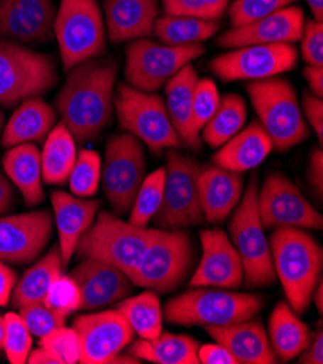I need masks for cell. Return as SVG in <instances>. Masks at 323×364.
<instances>
[{
  "instance_id": "1",
  "label": "cell",
  "mask_w": 323,
  "mask_h": 364,
  "mask_svg": "<svg viewBox=\"0 0 323 364\" xmlns=\"http://www.w3.org/2000/svg\"><path fill=\"white\" fill-rule=\"evenodd\" d=\"M118 73L119 61L114 57L92 58L67 73L55 106L76 144L97 139L111 125Z\"/></svg>"
},
{
  "instance_id": "2",
  "label": "cell",
  "mask_w": 323,
  "mask_h": 364,
  "mask_svg": "<svg viewBox=\"0 0 323 364\" xmlns=\"http://www.w3.org/2000/svg\"><path fill=\"white\" fill-rule=\"evenodd\" d=\"M273 266L290 308L302 315L322 280L323 251L320 244L302 228H275L270 242Z\"/></svg>"
},
{
  "instance_id": "3",
  "label": "cell",
  "mask_w": 323,
  "mask_h": 364,
  "mask_svg": "<svg viewBox=\"0 0 323 364\" xmlns=\"http://www.w3.org/2000/svg\"><path fill=\"white\" fill-rule=\"evenodd\" d=\"M264 305L265 299L261 295L195 287L170 299L164 308V316L171 323L185 326H228L254 318Z\"/></svg>"
},
{
  "instance_id": "4",
  "label": "cell",
  "mask_w": 323,
  "mask_h": 364,
  "mask_svg": "<svg viewBox=\"0 0 323 364\" xmlns=\"http://www.w3.org/2000/svg\"><path fill=\"white\" fill-rule=\"evenodd\" d=\"M157 232L158 230L135 227L102 210L79 240L76 252L82 259H97L112 264L131 279Z\"/></svg>"
},
{
  "instance_id": "5",
  "label": "cell",
  "mask_w": 323,
  "mask_h": 364,
  "mask_svg": "<svg viewBox=\"0 0 323 364\" xmlns=\"http://www.w3.org/2000/svg\"><path fill=\"white\" fill-rule=\"evenodd\" d=\"M246 92L260 124L273 142V150L284 153L310 135L296 90L289 80L277 76L254 80L246 85Z\"/></svg>"
},
{
  "instance_id": "6",
  "label": "cell",
  "mask_w": 323,
  "mask_h": 364,
  "mask_svg": "<svg viewBox=\"0 0 323 364\" xmlns=\"http://www.w3.org/2000/svg\"><path fill=\"white\" fill-rule=\"evenodd\" d=\"M229 234L242 262L245 284L251 289L273 284L277 276L273 266L271 250L258 215L257 173L251 177L241 203L231 218Z\"/></svg>"
},
{
  "instance_id": "7",
  "label": "cell",
  "mask_w": 323,
  "mask_h": 364,
  "mask_svg": "<svg viewBox=\"0 0 323 364\" xmlns=\"http://www.w3.org/2000/svg\"><path fill=\"white\" fill-rule=\"evenodd\" d=\"M62 70L71 68L106 51V28L97 0H61L54 19Z\"/></svg>"
},
{
  "instance_id": "8",
  "label": "cell",
  "mask_w": 323,
  "mask_h": 364,
  "mask_svg": "<svg viewBox=\"0 0 323 364\" xmlns=\"http://www.w3.org/2000/svg\"><path fill=\"white\" fill-rule=\"evenodd\" d=\"M57 82V64L51 55L0 40V106L11 107L25 99L40 97Z\"/></svg>"
},
{
  "instance_id": "9",
  "label": "cell",
  "mask_w": 323,
  "mask_h": 364,
  "mask_svg": "<svg viewBox=\"0 0 323 364\" xmlns=\"http://www.w3.org/2000/svg\"><path fill=\"white\" fill-rule=\"evenodd\" d=\"M114 106L121 127L146 144L153 154L158 156L163 150L183 147L160 95L121 83L114 96Z\"/></svg>"
},
{
  "instance_id": "10",
  "label": "cell",
  "mask_w": 323,
  "mask_h": 364,
  "mask_svg": "<svg viewBox=\"0 0 323 364\" xmlns=\"http://www.w3.org/2000/svg\"><path fill=\"white\" fill-rule=\"evenodd\" d=\"M193 267V242L185 230H158L131 276L133 286L155 294H171L180 287Z\"/></svg>"
},
{
  "instance_id": "11",
  "label": "cell",
  "mask_w": 323,
  "mask_h": 364,
  "mask_svg": "<svg viewBox=\"0 0 323 364\" xmlns=\"http://www.w3.org/2000/svg\"><path fill=\"white\" fill-rule=\"evenodd\" d=\"M160 209L154 215L158 230H185L204 223L200 206L199 174L202 166L193 157L168 151Z\"/></svg>"
},
{
  "instance_id": "12",
  "label": "cell",
  "mask_w": 323,
  "mask_h": 364,
  "mask_svg": "<svg viewBox=\"0 0 323 364\" xmlns=\"http://www.w3.org/2000/svg\"><path fill=\"white\" fill-rule=\"evenodd\" d=\"M147 173L143 142L132 134H118L107 139L102 164L103 193L119 215H126Z\"/></svg>"
},
{
  "instance_id": "13",
  "label": "cell",
  "mask_w": 323,
  "mask_h": 364,
  "mask_svg": "<svg viewBox=\"0 0 323 364\" xmlns=\"http://www.w3.org/2000/svg\"><path fill=\"white\" fill-rule=\"evenodd\" d=\"M204 53L203 44L165 46L147 38L133 40L125 50V79L129 86L153 93Z\"/></svg>"
},
{
  "instance_id": "14",
  "label": "cell",
  "mask_w": 323,
  "mask_h": 364,
  "mask_svg": "<svg viewBox=\"0 0 323 364\" xmlns=\"http://www.w3.org/2000/svg\"><path fill=\"white\" fill-rule=\"evenodd\" d=\"M297 50L290 43L245 46L214 57L209 68L224 82L263 80L296 68Z\"/></svg>"
},
{
  "instance_id": "15",
  "label": "cell",
  "mask_w": 323,
  "mask_h": 364,
  "mask_svg": "<svg viewBox=\"0 0 323 364\" xmlns=\"http://www.w3.org/2000/svg\"><path fill=\"white\" fill-rule=\"evenodd\" d=\"M258 215L261 224L268 228H302L320 231L322 215L305 199L293 181L281 173L265 177L258 191Z\"/></svg>"
},
{
  "instance_id": "16",
  "label": "cell",
  "mask_w": 323,
  "mask_h": 364,
  "mask_svg": "<svg viewBox=\"0 0 323 364\" xmlns=\"http://www.w3.org/2000/svg\"><path fill=\"white\" fill-rule=\"evenodd\" d=\"M73 330L80 346L79 363L83 364H109L135 336L118 309L80 315L73 322Z\"/></svg>"
},
{
  "instance_id": "17",
  "label": "cell",
  "mask_w": 323,
  "mask_h": 364,
  "mask_svg": "<svg viewBox=\"0 0 323 364\" xmlns=\"http://www.w3.org/2000/svg\"><path fill=\"white\" fill-rule=\"evenodd\" d=\"M54 218L47 210L0 215V260L12 264L33 262L48 245Z\"/></svg>"
},
{
  "instance_id": "18",
  "label": "cell",
  "mask_w": 323,
  "mask_h": 364,
  "mask_svg": "<svg viewBox=\"0 0 323 364\" xmlns=\"http://www.w3.org/2000/svg\"><path fill=\"white\" fill-rule=\"evenodd\" d=\"M202 260L196 269L192 287H222L236 290L243 283V267L238 251L222 230L200 232Z\"/></svg>"
},
{
  "instance_id": "19",
  "label": "cell",
  "mask_w": 323,
  "mask_h": 364,
  "mask_svg": "<svg viewBox=\"0 0 323 364\" xmlns=\"http://www.w3.org/2000/svg\"><path fill=\"white\" fill-rule=\"evenodd\" d=\"M53 0H0V36L19 44H44L54 35Z\"/></svg>"
},
{
  "instance_id": "20",
  "label": "cell",
  "mask_w": 323,
  "mask_h": 364,
  "mask_svg": "<svg viewBox=\"0 0 323 364\" xmlns=\"http://www.w3.org/2000/svg\"><path fill=\"white\" fill-rule=\"evenodd\" d=\"M305 14L297 6H287L261 19L225 31L217 41L224 48L245 46L296 43L302 40Z\"/></svg>"
},
{
  "instance_id": "21",
  "label": "cell",
  "mask_w": 323,
  "mask_h": 364,
  "mask_svg": "<svg viewBox=\"0 0 323 364\" xmlns=\"http://www.w3.org/2000/svg\"><path fill=\"white\" fill-rule=\"evenodd\" d=\"M82 295L80 309L93 311L125 299L133 289L129 276L97 259H83L71 272Z\"/></svg>"
},
{
  "instance_id": "22",
  "label": "cell",
  "mask_w": 323,
  "mask_h": 364,
  "mask_svg": "<svg viewBox=\"0 0 323 364\" xmlns=\"http://www.w3.org/2000/svg\"><path fill=\"white\" fill-rule=\"evenodd\" d=\"M51 202L54 223L58 230V248L65 269L76 252L79 240L92 227L94 216L99 213L100 202L96 199H83L62 191L54 192Z\"/></svg>"
},
{
  "instance_id": "23",
  "label": "cell",
  "mask_w": 323,
  "mask_h": 364,
  "mask_svg": "<svg viewBox=\"0 0 323 364\" xmlns=\"http://www.w3.org/2000/svg\"><path fill=\"white\" fill-rule=\"evenodd\" d=\"M107 38L114 44L147 38L158 19V0H103Z\"/></svg>"
},
{
  "instance_id": "24",
  "label": "cell",
  "mask_w": 323,
  "mask_h": 364,
  "mask_svg": "<svg viewBox=\"0 0 323 364\" xmlns=\"http://www.w3.org/2000/svg\"><path fill=\"white\" fill-rule=\"evenodd\" d=\"M206 333L224 346L242 364H275L278 358L271 348L267 331L253 318L228 326H207Z\"/></svg>"
},
{
  "instance_id": "25",
  "label": "cell",
  "mask_w": 323,
  "mask_h": 364,
  "mask_svg": "<svg viewBox=\"0 0 323 364\" xmlns=\"http://www.w3.org/2000/svg\"><path fill=\"white\" fill-rule=\"evenodd\" d=\"M242 191V173L214 164L202 167L199 174V193L204 221L210 224L225 223L241 200Z\"/></svg>"
},
{
  "instance_id": "26",
  "label": "cell",
  "mask_w": 323,
  "mask_h": 364,
  "mask_svg": "<svg viewBox=\"0 0 323 364\" xmlns=\"http://www.w3.org/2000/svg\"><path fill=\"white\" fill-rule=\"evenodd\" d=\"M197 80L195 67L187 64L165 83V107L170 121L183 144L193 151L202 150V139L193 124V95Z\"/></svg>"
},
{
  "instance_id": "27",
  "label": "cell",
  "mask_w": 323,
  "mask_h": 364,
  "mask_svg": "<svg viewBox=\"0 0 323 364\" xmlns=\"http://www.w3.org/2000/svg\"><path fill=\"white\" fill-rule=\"evenodd\" d=\"M271 151L273 142L268 134L260 121H254L219 147V151L213 154L212 163L226 170L243 173L258 167Z\"/></svg>"
},
{
  "instance_id": "28",
  "label": "cell",
  "mask_w": 323,
  "mask_h": 364,
  "mask_svg": "<svg viewBox=\"0 0 323 364\" xmlns=\"http://www.w3.org/2000/svg\"><path fill=\"white\" fill-rule=\"evenodd\" d=\"M54 107L40 97H29L19 103L2 135V145L12 149L19 144L44 141L55 127Z\"/></svg>"
},
{
  "instance_id": "29",
  "label": "cell",
  "mask_w": 323,
  "mask_h": 364,
  "mask_svg": "<svg viewBox=\"0 0 323 364\" xmlns=\"http://www.w3.org/2000/svg\"><path fill=\"white\" fill-rule=\"evenodd\" d=\"M4 168L28 206H37L44 200L41 151L37 145L19 144L9 149L4 157Z\"/></svg>"
},
{
  "instance_id": "30",
  "label": "cell",
  "mask_w": 323,
  "mask_h": 364,
  "mask_svg": "<svg viewBox=\"0 0 323 364\" xmlns=\"http://www.w3.org/2000/svg\"><path fill=\"white\" fill-rule=\"evenodd\" d=\"M268 340L278 360L290 361L306 348L310 334L307 325L297 318L290 305L280 302L270 316Z\"/></svg>"
},
{
  "instance_id": "31",
  "label": "cell",
  "mask_w": 323,
  "mask_h": 364,
  "mask_svg": "<svg viewBox=\"0 0 323 364\" xmlns=\"http://www.w3.org/2000/svg\"><path fill=\"white\" fill-rule=\"evenodd\" d=\"M64 264L58 245L29 267L16 282L12 292L13 308H22L31 304L44 302L53 283L62 274Z\"/></svg>"
},
{
  "instance_id": "32",
  "label": "cell",
  "mask_w": 323,
  "mask_h": 364,
  "mask_svg": "<svg viewBox=\"0 0 323 364\" xmlns=\"http://www.w3.org/2000/svg\"><path fill=\"white\" fill-rule=\"evenodd\" d=\"M199 344L185 334L163 333L154 340H138L131 347V354L139 360L157 364H199Z\"/></svg>"
},
{
  "instance_id": "33",
  "label": "cell",
  "mask_w": 323,
  "mask_h": 364,
  "mask_svg": "<svg viewBox=\"0 0 323 364\" xmlns=\"http://www.w3.org/2000/svg\"><path fill=\"white\" fill-rule=\"evenodd\" d=\"M77 159L76 141L62 122L57 124L45 138L41 151L43 180L47 185H64Z\"/></svg>"
},
{
  "instance_id": "34",
  "label": "cell",
  "mask_w": 323,
  "mask_h": 364,
  "mask_svg": "<svg viewBox=\"0 0 323 364\" xmlns=\"http://www.w3.org/2000/svg\"><path fill=\"white\" fill-rule=\"evenodd\" d=\"M219 29L218 21L164 15L155 21L154 35L165 46H193L212 38Z\"/></svg>"
},
{
  "instance_id": "35",
  "label": "cell",
  "mask_w": 323,
  "mask_h": 364,
  "mask_svg": "<svg viewBox=\"0 0 323 364\" xmlns=\"http://www.w3.org/2000/svg\"><path fill=\"white\" fill-rule=\"evenodd\" d=\"M248 117L246 105L243 99L236 93L225 95L217 112L202 128L203 139L212 149H219L236 135L245 125Z\"/></svg>"
},
{
  "instance_id": "36",
  "label": "cell",
  "mask_w": 323,
  "mask_h": 364,
  "mask_svg": "<svg viewBox=\"0 0 323 364\" xmlns=\"http://www.w3.org/2000/svg\"><path fill=\"white\" fill-rule=\"evenodd\" d=\"M131 328L143 340H154L163 331V309L160 298L147 290L133 298L122 299L116 308Z\"/></svg>"
},
{
  "instance_id": "37",
  "label": "cell",
  "mask_w": 323,
  "mask_h": 364,
  "mask_svg": "<svg viewBox=\"0 0 323 364\" xmlns=\"http://www.w3.org/2000/svg\"><path fill=\"white\" fill-rule=\"evenodd\" d=\"M165 168L160 167L151 174L146 176L142 185L135 196L133 205L129 213V224L146 228L160 209L163 200Z\"/></svg>"
},
{
  "instance_id": "38",
  "label": "cell",
  "mask_w": 323,
  "mask_h": 364,
  "mask_svg": "<svg viewBox=\"0 0 323 364\" xmlns=\"http://www.w3.org/2000/svg\"><path fill=\"white\" fill-rule=\"evenodd\" d=\"M102 174L100 156L93 150H82L71 168L68 185L71 193L79 198H92L97 193Z\"/></svg>"
},
{
  "instance_id": "39",
  "label": "cell",
  "mask_w": 323,
  "mask_h": 364,
  "mask_svg": "<svg viewBox=\"0 0 323 364\" xmlns=\"http://www.w3.org/2000/svg\"><path fill=\"white\" fill-rule=\"evenodd\" d=\"M32 347V334L26 328L19 314L9 312L5 315V341L4 350L9 363L23 364Z\"/></svg>"
},
{
  "instance_id": "40",
  "label": "cell",
  "mask_w": 323,
  "mask_h": 364,
  "mask_svg": "<svg viewBox=\"0 0 323 364\" xmlns=\"http://www.w3.org/2000/svg\"><path fill=\"white\" fill-rule=\"evenodd\" d=\"M296 0H235L228 8L232 28H238L290 6Z\"/></svg>"
},
{
  "instance_id": "41",
  "label": "cell",
  "mask_w": 323,
  "mask_h": 364,
  "mask_svg": "<svg viewBox=\"0 0 323 364\" xmlns=\"http://www.w3.org/2000/svg\"><path fill=\"white\" fill-rule=\"evenodd\" d=\"M19 316L22 318L26 328L32 337H45L60 326L65 325L67 316L53 311L44 302L31 304L19 308Z\"/></svg>"
},
{
  "instance_id": "42",
  "label": "cell",
  "mask_w": 323,
  "mask_h": 364,
  "mask_svg": "<svg viewBox=\"0 0 323 364\" xmlns=\"http://www.w3.org/2000/svg\"><path fill=\"white\" fill-rule=\"evenodd\" d=\"M40 347L47 350L58 364H76L80 358V346L73 328L60 326L45 337H41Z\"/></svg>"
},
{
  "instance_id": "43",
  "label": "cell",
  "mask_w": 323,
  "mask_h": 364,
  "mask_svg": "<svg viewBox=\"0 0 323 364\" xmlns=\"http://www.w3.org/2000/svg\"><path fill=\"white\" fill-rule=\"evenodd\" d=\"M44 304L64 316L79 311L82 306V295L73 277L61 274L50 287Z\"/></svg>"
},
{
  "instance_id": "44",
  "label": "cell",
  "mask_w": 323,
  "mask_h": 364,
  "mask_svg": "<svg viewBox=\"0 0 323 364\" xmlns=\"http://www.w3.org/2000/svg\"><path fill=\"white\" fill-rule=\"evenodd\" d=\"M219 102L221 96L218 87L212 79L206 77L197 80L193 95V124L199 132L217 112Z\"/></svg>"
},
{
  "instance_id": "45",
  "label": "cell",
  "mask_w": 323,
  "mask_h": 364,
  "mask_svg": "<svg viewBox=\"0 0 323 364\" xmlns=\"http://www.w3.org/2000/svg\"><path fill=\"white\" fill-rule=\"evenodd\" d=\"M302 55L307 65L323 67V23L320 21L310 19L305 23Z\"/></svg>"
},
{
  "instance_id": "46",
  "label": "cell",
  "mask_w": 323,
  "mask_h": 364,
  "mask_svg": "<svg viewBox=\"0 0 323 364\" xmlns=\"http://www.w3.org/2000/svg\"><path fill=\"white\" fill-rule=\"evenodd\" d=\"M164 15L206 19L203 0H163Z\"/></svg>"
},
{
  "instance_id": "47",
  "label": "cell",
  "mask_w": 323,
  "mask_h": 364,
  "mask_svg": "<svg viewBox=\"0 0 323 364\" xmlns=\"http://www.w3.org/2000/svg\"><path fill=\"white\" fill-rule=\"evenodd\" d=\"M303 111L310 124L314 129L319 142L323 141V102L320 97L314 96L312 92H306L303 96Z\"/></svg>"
},
{
  "instance_id": "48",
  "label": "cell",
  "mask_w": 323,
  "mask_h": 364,
  "mask_svg": "<svg viewBox=\"0 0 323 364\" xmlns=\"http://www.w3.org/2000/svg\"><path fill=\"white\" fill-rule=\"evenodd\" d=\"M202 364H238L234 355L221 344H204L197 350Z\"/></svg>"
},
{
  "instance_id": "49",
  "label": "cell",
  "mask_w": 323,
  "mask_h": 364,
  "mask_svg": "<svg viewBox=\"0 0 323 364\" xmlns=\"http://www.w3.org/2000/svg\"><path fill=\"white\" fill-rule=\"evenodd\" d=\"M300 364H322L323 363V328L322 319L317 322V333L310 338L306 348L299 354Z\"/></svg>"
},
{
  "instance_id": "50",
  "label": "cell",
  "mask_w": 323,
  "mask_h": 364,
  "mask_svg": "<svg viewBox=\"0 0 323 364\" xmlns=\"http://www.w3.org/2000/svg\"><path fill=\"white\" fill-rule=\"evenodd\" d=\"M309 183L317 199L323 198V153L320 149L312 151L309 161Z\"/></svg>"
},
{
  "instance_id": "51",
  "label": "cell",
  "mask_w": 323,
  "mask_h": 364,
  "mask_svg": "<svg viewBox=\"0 0 323 364\" xmlns=\"http://www.w3.org/2000/svg\"><path fill=\"white\" fill-rule=\"evenodd\" d=\"M16 282V272L6 266L5 262L0 260V306H6L11 302Z\"/></svg>"
},
{
  "instance_id": "52",
  "label": "cell",
  "mask_w": 323,
  "mask_h": 364,
  "mask_svg": "<svg viewBox=\"0 0 323 364\" xmlns=\"http://www.w3.org/2000/svg\"><path fill=\"white\" fill-rule=\"evenodd\" d=\"M16 203V193L8 177L0 170V215L11 210Z\"/></svg>"
},
{
  "instance_id": "53",
  "label": "cell",
  "mask_w": 323,
  "mask_h": 364,
  "mask_svg": "<svg viewBox=\"0 0 323 364\" xmlns=\"http://www.w3.org/2000/svg\"><path fill=\"white\" fill-rule=\"evenodd\" d=\"M303 75L309 83L310 92L317 96L323 97V67H316V65H307L303 70Z\"/></svg>"
},
{
  "instance_id": "54",
  "label": "cell",
  "mask_w": 323,
  "mask_h": 364,
  "mask_svg": "<svg viewBox=\"0 0 323 364\" xmlns=\"http://www.w3.org/2000/svg\"><path fill=\"white\" fill-rule=\"evenodd\" d=\"M203 5L206 19L218 21L225 15L229 6V0H203Z\"/></svg>"
},
{
  "instance_id": "55",
  "label": "cell",
  "mask_w": 323,
  "mask_h": 364,
  "mask_svg": "<svg viewBox=\"0 0 323 364\" xmlns=\"http://www.w3.org/2000/svg\"><path fill=\"white\" fill-rule=\"evenodd\" d=\"M26 363H29V364H58V361L43 347L29 351Z\"/></svg>"
},
{
  "instance_id": "56",
  "label": "cell",
  "mask_w": 323,
  "mask_h": 364,
  "mask_svg": "<svg viewBox=\"0 0 323 364\" xmlns=\"http://www.w3.org/2000/svg\"><path fill=\"white\" fill-rule=\"evenodd\" d=\"M312 298H313V301H314V305H316L319 314H322V312H323V282H322V280H320V282L317 283V286L314 287L313 294H312Z\"/></svg>"
},
{
  "instance_id": "57",
  "label": "cell",
  "mask_w": 323,
  "mask_h": 364,
  "mask_svg": "<svg viewBox=\"0 0 323 364\" xmlns=\"http://www.w3.org/2000/svg\"><path fill=\"white\" fill-rule=\"evenodd\" d=\"M313 16L316 21H320L323 19V0H306Z\"/></svg>"
},
{
  "instance_id": "58",
  "label": "cell",
  "mask_w": 323,
  "mask_h": 364,
  "mask_svg": "<svg viewBox=\"0 0 323 364\" xmlns=\"http://www.w3.org/2000/svg\"><path fill=\"white\" fill-rule=\"evenodd\" d=\"M109 363H119V364H138V363H141L139 361V358H136L135 355H129V354H125V355H122V354H116Z\"/></svg>"
},
{
  "instance_id": "59",
  "label": "cell",
  "mask_w": 323,
  "mask_h": 364,
  "mask_svg": "<svg viewBox=\"0 0 323 364\" xmlns=\"http://www.w3.org/2000/svg\"><path fill=\"white\" fill-rule=\"evenodd\" d=\"M5 341V316L0 315V350L4 348Z\"/></svg>"
},
{
  "instance_id": "60",
  "label": "cell",
  "mask_w": 323,
  "mask_h": 364,
  "mask_svg": "<svg viewBox=\"0 0 323 364\" xmlns=\"http://www.w3.org/2000/svg\"><path fill=\"white\" fill-rule=\"evenodd\" d=\"M2 125H4V114L0 112V129H2Z\"/></svg>"
}]
</instances>
